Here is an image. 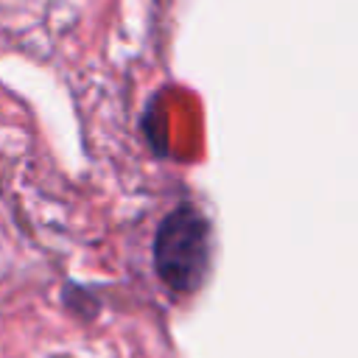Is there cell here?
<instances>
[{
    "instance_id": "obj_1",
    "label": "cell",
    "mask_w": 358,
    "mask_h": 358,
    "mask_svg": "<svg viewBox=\"0 0 358 358\" xmlns=\"http://www.w3.org/2000/svg\"><path fill=\"white\" fill-rule=\"evenodd\" d=\"M154 268L173 291H196L210 268V221L193 204L171 210L154 235Z\"/></svg>"
}]
</instances>
